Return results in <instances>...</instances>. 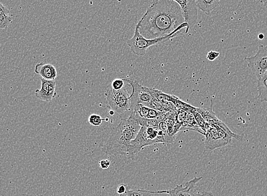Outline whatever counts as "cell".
I'll list each match as a JSON object with an SVG mask.
<instances>
[{
    "label": "cell",
    "mask_w": 267,
    "mask_h": 196,
    "mask_svg": "<svg viewBox=\"0 0 267 196\" xmlns=\"http://www.w3.org/2000/svg\"><path fill=\"white\" fill-rule=\"evenodd\" d=\"M185 22L182 9L172 0L151 3L136 26L147 39L166 37Z\"/></svg>",
    "instance_id": "cell-1"
},
{
    "label": "cell",
    "mask_w": 267,
    "mask_h": 196,
    "mask_svg": "<svg viewBox=\"0 0 267 196\" xmlns=\"http://www.w3.org/2000/svg\"><path fill=\"white\" fill-rule=\"evenodd\" d=\"M106 103L108 107L116 112L118 115L124 116L132 110L131 97L124 88L120 91H115L111 88L105 93Z\"/></svg>",
    "instance_id": "cell-5"
},
{
    "label": "cell",
    "mask_w": 267,
    "mask_h": 196,
    "mask_svg": "<svg viewBox=\"0 0 267 196\" xmlns=\"http://www.w3.org/2000/svg\"><path fill=\"white\" fill-rule=\"evenodd\" d=\"M258 99L261 102H267V75L263 76L258 80Z\"/></svg>",
    "instance_id": "cell-16"
},
{
    "label": "cell",
    "mask_w": 267,
    "mask_h": 196,
    "mask_svg": "<svg viewBox=\"0 0 267 196\" xmlns=\"http://www.w3.org/2000/svg\"><path fill=\"white\" fill-rule=\"evenodd\" d=\"M127 189H128V186L125 184H121V185L118 187L117 192L118 195H121L124 194Z\"/></svg>",
    "instance_id": "cell-25"
},
{
    "label": "cell",
    "mask_w": 267,
    "mask_h": 196,
    "mask_svg": "<svg viewBox=\"0 0 267 196\" xmlns=\"http://www.w3.org/2000/svg\"><path fill=\"white\" fill-rule=\"evenodd\" d=\"M35 73L47 80H55L57 70L54 65L51 64L39 63L35 65Z\"/></svg>",
    "instance_id": "cell-12"
},
{
    "label": "cell",
    "mask_w": 267,
    "mask_h": 196,
    "mask_svg": "<svg viewBox=\"0 0 267 196\" xmlns=\"http://www.w3.org/2000/svg\"><path fill=\"white\" fill-rule=\"evenodd\" d=\"M160 129L157 127L141 126L136 137L130 142L126 157L133 159L145 147L162 143L159 137Z\"/></svg>",
    "instance_id": "cell-4"
},
{
    "label": "cell",
    "mask_w": 267,
    "mask_h": 196,
    "mask_svg": "<svg viewBox=\"0 0 267 196\" xmlns=\"http://www.w3.org/2000/svg\"><path fill=\"white\" fill-rule=\"evenodd\" d=\"M212 103L211 107L208 108H198L199 112L202 115L205 120L206 121L208 124L210 125H216L221 121L219 118L217 117L215 112L213 111Z\"/></svg>",
    "instance_id": "cell-15"
},
{
    "label": "cell",
    "mask_w": 267,
    "mask_h": 196,
    "mask_svg": "<svg viewBox=\"0 0 267 196\" xmlns=\"http://www.w3.org/2000/svg\"><path fill=\"white\" fill-rule=\"evenodd\" d=\"M265 75H267V72H266Z\"/></svg>",
    "instance_id": "cell-31"
},
{
    "label": "cell",
    "mask_w": 267,
    "mask_h": 196,
    "mask_svg": "<svg viewBox=\"0 0 267 196\" xmlns=\"http://www.w3.org/2000/svg\"><path fill=\"white\" fill-rule=\"evenodd\" d=\"M125 85L124 80L116 79L114 80L112 83V88L115 91H120L122 89L124 88Z\"/></svg>",
    "instance_id": "cell-23"
},
{
    "label": "cell",
    "mask_w": 267,
    "mask_h": 196,
    "mask_svg": "<svg viewBox=\"0 0 267 196\" xmlns=\"http://www.w3.org/2000/svg\"><path fill=\"white\" fill-rule=\"evenodd\" d=\"M205 148L212 151L231 144L233 137L217 125H209L205 131Z\"/></svg>",
    "instance_id": "cell-6"
},
{
    "label": "cell",
    "mask_w": 267,
    "mask_h": 196,
    "mask_svg": "<svg viewBox=\"0 0 267 196\" xmlns=\"http://www.w3.org/2000/svg\"><path fill=\"white\" fill-rule=\"evenodd\" d=\"M202 179L203 177H195L185 184L184 187L178 185L175 189L168 191L167 194L169 196H214L210 192H200L197 189V184Z\"/></svg>",
    "instance_id": "cell-8"
},
{
    "label": "cell",
    "mask_w": 267,
    "mask_h": 196,
    "mask_svg": "<svg viewBox=\"0 0 267 196\" xmlns=\"http://www.w3.org/2000/svg\"><path fill=\"white\" fill-rule=\"evenodd\" d=\"M0 11L5 12L7 14H9V10H8L5 6H4L1 2H0Z\"/></svg>",
    "instance_id": "cell-27"
},
{
    "label": "cell",
    "mask_w": 267,
    "mask_h": 196,
    "mask_svg": "<svg viewBox=\"0 0 267 196\" xmlns=\"http://www.w3.org/2000/svg\"><path fill=\"white\" fill-rule=\"evenodd\" d=\"M110 113V115H113L114 114V111H113V110H112V111H110V113Z\"/></svg>",
    "instance_id": "cell-30"
},
{
    "label": "cell",
    "mask_w": 267,
    "mask_h": 196,
    "mask_svg": "<svg viewBox=\"0 0 267 196\" xmlns=\"http://www.w3.org/2000/svg\"><path fill=\"white\" fill-rule=\"evenodd\" d=\"M192 113L194 115L197 124H199L200 127L202 129L205 133V131H206L208 126L210 124H208L206 121L205 120L202 115H201V113L199 112L197 108H196L194 111Z\"/></svg>",
    "instance_id": "cell-20"
},
{
    "label": "cell",
    "mask_w": 267,
    "mask_h": 196,
    "mask_svg": "<svg viewBox=\"0 0 267 196\" xmlns=\"http://www.w3.org/2000/svg\"><path fill=\"white\" fill-rule=\"evenodd\" d=\"M141 126L130 118L122 120L101 150L109 156H126L130 142L137 136Z\"/></svg>",
    "instance_id": "cell-2"
},
{
    "label": "cell",
    "mask_w": 267,
    "mask_h": 196,
    "mask_svg": "<svg viewBox=\"0 0 267 196\" xmlns=\"http://www.w3.org/2000/svg\"><path fill=\"white\" fill-rule=\"evenodd\" d=\"M151 92L154 96L163 102H163H172V103L175 98L174 96L167 95V94L158 91V90L154 88H151Z\"/></svg>",
    "instance_id": "cell-19"
},
{
    "label": "cell",
    "mask_w": 267,
    "mask_h": 196,
    "mask_svg": "<svg viewBox=\"0 0 267 196\" xmlns=\"http://www.w3.org/2000/svg\"><path fill=\"white\" fill-rule=\"evenodd\" d=\"M259 38L261 40H263L265 38V35L264 34H260V36H259Z\"/></svg>",
    "instance_id": "cell-29"
},
{
    "label": "cell",
    "mask_w": 267,
    "mask_h": 196,
    "mask_svg": "<svg viewBox=\"0 0 267 196\" xmlns=\"http://www.w3.org/2000/svg\"><path fill=\"white\" fill-rule=\"evenodd\" d=\"M260 2L264 5L267 9V0H260Z\"/></svg>",
    "instance_id": "cell-28"
},
{
    "label": "cell",
    "mask_w": 267,
    "mask_h": 196,
    "mask_svg": "<svg viewBox=\"0 0 267 196\" xmlns=\"http://www.w3.org/2000/svg\"><path fill=\"white\" fill-rule=\"evenodd\" d=\"M221 0H196L197 7L207 15L210 14L219 5Z\"/></svg>",
    "instance_id": "cell-14"
},
{
    "label": "cell",
    "mask_w": 267,
    "mask_h": 196,
    "mask_svg": "<svg viewBox=\"0 0 267 196\" xmlns=\"http://www.w3.org/2000/svg\"><path fill=\"white\" fill-rule=\"evenodd\" d=\"M41 89H36L35 96L40 100L51 102L56 95L55 92L56 83L55 80L41 79Z\"/></svg>",
    "instance_id": "cell-11"
},
{
    "label": "cell",
    "mask_w": 267,
    "mask_h": 196,
    "mask_svg": "<svg viewBox=\"0 0 267 196\" xmlns=\"http://www.w3.org/2000/svg\"><path fill=\"white\" fill-rule=\"evenodd\" d=\"M111 162L107 159L105 160H102L100 162V166L102 169L106 170L108 169L110 167Z\"/></svg>",
    "instance_id": "cell-26"
},
{
    "label": "cell",
    "mask_w": 267,
    "mask_h": 196,
    "mask_svg": "<svg viewBox=\"0 0 267 196\" xmlns=\"http://www.w3.org/2000/svg\"><path fill=\"white\" fill-rule=\"evenodd\" d=\"M11 17L5 12L0 11V29H6L12 22Z\"/></svg>",
    "instance_id": "cell-21"
},
{
    "label": "cell",
    "mask_w": 267,
    "mask_h": 196,
    "mask_svg": "<svg viewBox=\"0 0 267 196\" xmlns=\"http://www.w3.org/2000/svg\"><path fill=\"white\" fill-rule=\"evenodd\" d=\"M158 0H153L154 3ZM177 3L182 9L185 22L188 24L190 28L195 25L198 19L196 0H172Z\"/></svg>",
    "instance_id": "cell-10"
},
{
    "label": "cell",
    "mask_w": 267,
    "mask_h": 196,
    "mask_svg": "<svg viewBox=\"0 0 267 196\" xmlns=\"http://www.w3.org/2000/svg\"><path fill=\"white\" fill-rule=\"evenodd\" d=\"M245 60L257 79H261L267 71V46L260 45L256 55L246 58Z\"/></svg>",
    "instance_id": "cell-7"
},
{
    "label": "cell",
    "mask_w": 267,
    "mask_h": 196,
    "mask_svg": "<svg viewBox=\"0 0 267 196\" xmlns=\"http://www.w3.org/2000/svg\"><path fill=\"white\" fill-rule=\"evenodd\" d=\"M103 120H106V119H103L100 115H96V114H93L89 117V123L93 126H100Z\"/></svg>",
    "instance_id": "cell-22"
},
{
    "label": "cell",
    "mask_w": 267,
    "mask_h": 196,
    "mask_svg": "<svg viewBox=\"0 0 267 196\" xmlns=\"http://www.w3.org/2000/svg\"><path fill=\"white\" fill-rule=\"evenodd\" d=\"M220 56V53L219 52L212 51L209 52L207 55V59L211 61H215Z\"/></svg>",
    "instance_id": "cell-24"
},
{
    "label": "cell",
    "mask_w": 267,
    "mask_h": 196,
    "mask_svg": "<svg viewBox=\"0 0 267 196\" xmlns=\"http://www.w3.org/2000/svg\"><path fill=\"white\" fill-rule=\"evenodd\" d=\"M158 127L163 133L164 144H172L174 142L175 137L170 134L166 122L164 121L160 122Z\"/></svg>",
    "instance_id": "cell-18"
},
{
    "label": "cell",
    "mask_w": 267,
    "mask_h": 196,
    "mask_svg": "<svg viewBox=\"0 0 267 196\" xmlns=\"http://www.w3.org/2000/svg\"><path fill=\"white\" fill-rule=\"evenodd\" d=\"M128 81L133 87V93L131 97V101L133 105L137 103L142 104L149 107L152 101L155 98L151 92V88L143 87L139 84L137 81Z\"/></svg>",
    "instance_id": "cell-9"
},
{
    "label": "cell",
    "mask_w": 267,
    "mask_h": 196,
    "mask_svg": "<svg viewBox=\"0 0 267 196\" xmlns=\"http://www.w3.org/2000/svg\"><path fill=\"white\" fill-rule=\"evenodd\" d=\"M168 194V191H151L145 190H131L127 189L124 194L119 196H152L155 194Z\"/></svg>",
    "instance_id": "cell-17"
},
{
    "label": "cell",
    "mask_w": 267,
    "mask_h": 196,
    "mask_svg": "<svg viewBox=\"0 0 267 196\" xmlns=\"http://www.w3.org/2000/svg\"><path fill=\"white\" fill-rule=\"evenodd\" d=\"M194 130L205 135L204 130L200 127L194 115L191 112H187L186 120L182 124L180 130Z\"/></svg>",
    "instance_id": "cell-13"
},
{
    "label": "cell",
    "mask_w": 267,
    "mask_h": 196,
    "mask_svg": "<svg viewBox=\"0 0 267 196\" xmlns=\"http://www.w3.org/2000/svg\"><path fill=\"white\" fill-rule=\"evenodd\" d=\"M184 28H186V34L188 33L190 28L186 22L181 24L172 34L166 37L147 39L143 37L139 32L137 27L135 26L134 34L132 38L127 40V44L133 54L138 56H143L146 54L148 48L155 45L167 42L176 36L182 34Z\"/></svg>",
    "instance_id": "cell-3"
}]
</instances>
